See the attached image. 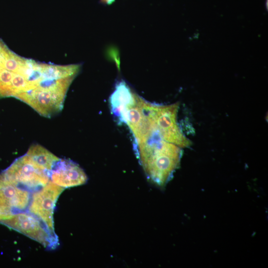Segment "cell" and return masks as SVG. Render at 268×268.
<instances>
[{
	"instance_id": "obj_1",
	"label": "cell",
	"mask_w": 268,
	"mask_h": 268,
	"mask_svg": "<svg viewBox=\"0 0 268 268\" xmlns=\"http://www.w3.org/2000/svg\"><path fill=\"white\" fill-rule=\"evenodd\" d=\"M78 70L77 66L56 65L36 88L19 100L41 115L50 118L62 110L67 89Z\"/></svg>"
},
{
	"instance_id": "obj_2",
	"label": "cell",
	"mask_w": 268,
	"mask_h": 268,
	"mask_svg": "<svg viewBox=\"0 0 268 268\" xmlns=\"http://www.w3.org/2000/svg\"><path fill=\"white\" fill-rule=\"evenodd\" d=\"M137 145V156L147 178L164 187L179 165L181 148L162 139L157 133Z\"/></svg>"
},
{
	"instance_id": "obj_3",
	"label": "cell",
	"mask_w": 268,
	"mask_h": 268,
	"mask_svg": "<svg viewBox=\"0 0 268 268\" xmlns=\"http://www.w3.org/2000/svg\"><path fill=\"white\" fill-rule=\"evenodd\" d=\"M143 106L154 131L161 138L181 148L191 145V140L183 134L177 123L178 103L160 105L143 100Z\"/></svg>"
},
{
	"instance_id": "obj_4",
	"label": "cell",
	"mask_w": 268,
	"mask_h": 268,
	"mask_svg": "<svg viewBox=\"0 0 268 268\" xmlns=\"http://www.w3.org/2000/svg\"><path fill=\"white\" fill-rule=\"evenodd\" d=\"M0 223L36 241L46 249H55L59 245L56 233L51 232L39 218L28 211L10 214L0 220Z\"/></svg>"
},
{
	"instance_id": "obj_5",
	"label": "cell",
	"mask_w": 268,
	"mask_h": 268,
	"mask_svg": "<svg viewBox=\"0 0 268 268\" xmlns=\"http://www.w3.org/2000/svg\"><path fill=\"white\" fill-rule=\"evenodd\" d=\"M2 173L15 185L30 191H36L51 180L50 172L36 164L26 154L16 159Z\"/></svg>"
},
{
	"instance_id": "obj_6",
	"label": "cell",
	"mask_w": 268,
	"mask_h": 268,
	"mask_svg": "<svg viewBox=\"0 0 268 268\" xmlns=\"http://www.w3.org/2000/svg\"><path fill=\"white\" fill-rule=\"evenodd\" d=\"M65 188L51 180L31 195L27 211L39 218L53 233H55L53 214L56 202Z\"/></svg>"
},
{
	"instance_id": "obj_7",
	"label": "cell",
	"mask_w": 268,
	"mask_h": 268,
	"mask_svg": "<svg viewBox=\"0 0 268 268\" xmlns=\"http://www.w3.org/2000/svg\"><path fill=\"white\" fill-rule=\"evenodd\" d=\"M143 99L136 95L135 101L127 108L123 120L130 128L136 144L146 141L156 133L143 106Z\"/></svg>"
},
{
	"instance_id": "obj_8",
	"label": "cell",
	"mask_w": 268,
	"mask_h": 268,
	"mask_svg": "<svg viewBox=\"0 0 268 268\" xmlns=\"http://www.w3.org/2000/svg\"><path fill=\"white\" fill-rule=\"evenodd\" d=\"M31 198L30 192L9 181L0 174V208L5 213H12L27 209Z\"/></svg>"
},
{
	"instance_id": "obj_9",
	"label": "cell",
	"mask_w": 268,
	"mask_h": 268,
	"mask_svg": "<svg viewBox=\"0 0 268 268\" xmlns=\"http://www.w3.org/2000/svg\"><path fill=\"white\" fill-rule=\"evenodd\" d=\"M50 177L52 182L65 189L84 184L87 181L86 174L76 163L65 159L56 163Z\"/></svg>"
},
{
	"instance_id": "obj_10",
	"label": "cell",
	"mask_w": 268,
	"mask_h": 268,
	"mask_svg": "<svg viewBox=\"0 0 268 268\" xmlns=\"http://www.w3.org/2000/svg\"><path fill=\"white\" fill-rule=\"evenodd\" d=\"M136 97L125 83L121 82L117 85L110 103L112 112L120 122H123L127 108L135 101Z\"/></svg>"
},
{
	"instance_id": "obj_11",
	"label": "cell",
	"mask_w": 268,
	"mask_h": 268,
	"mask_svg": "<svg viewBox=\"0 0 268 268\" xmlns=\"http://www.w3.org/2000/svg\"><path fill=\"white\" fill-rule=\"evenodd\" d=\"M26 154L39 167L49 172L60 159L39 144L31 146Z\"/></svg>"
},
{
	"instance_id": "obj_12",
	"label": "cell",
	"mask_w": 268,
	"mask_h": 268,
	"mask_svg": "<svg viewBox=\"0 0 268 268\" xmlns=\"http://www.w3.org/2000/svg\"><path fill=\"white\" fill-rule=\"evenodd\" d=\"M10 214H7L3 212L0 208V220L7 217L8 215Z\"/></svg>"
},
{
	"instance_id": "obj_13",
	"label": "cell",
	"mask_w": 268,
	"mask_h": 268,
	"mask_svg": "<svg viewBox=\"0 0 268 268\" xmlns=\"http://www.w3.org/2000/svg\"><path fill=\"white\" fill-rule=\"evenodd\" d=\"M106 0H107V2H110V1H112L113 0H106Z\"/></svg>"
}]
</instances>
